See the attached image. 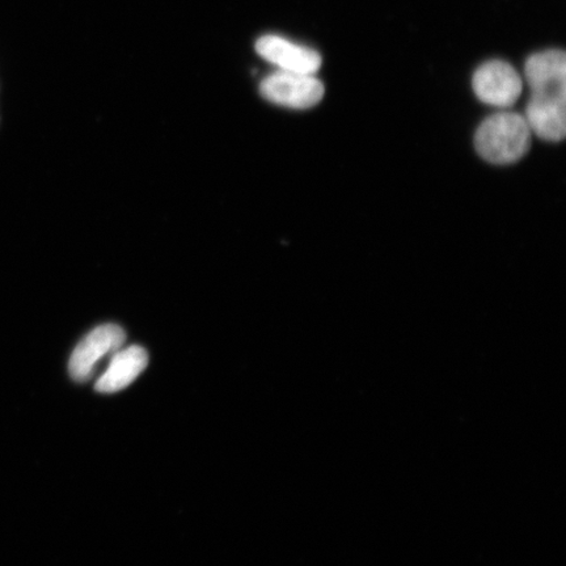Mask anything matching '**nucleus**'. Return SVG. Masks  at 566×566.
I'll use <instances>...</instances> for the list:
<instances>
[{
  "label": "nucleus",
  "mask_w": 566,
  "mask_h": 566,
  "mask_svg": "<svg viewBox=\"0 0 566 566\" xmlns=\"http://www.w3.org/2000/svg\"><path fill=\"white\" fill-rule=\"evenodd\" d=\"M531 97L526 122L531 133L547 142L566 134V55L546 51L531 55L525 67Z\"/></svg>",
  "instance_id": "nucleus-1"
},
{
  "label": "nucleus",
  "mask_w": 566,
  "mask_h": 566,
  "mask_svg": "<svg viewBox=\"0 0 566 566\" xmlns=\"http://www.w3.org/2000/svg\"><path fill=\"white\" fill-rule=\"evenodd\" d=\"M531 129L518 113L502 112L488 117L475 136L476 151L492 165L505 166L518 161L530 150Z\"/></svg>",
  "instance_id": "nucleus-2"
},
{
  "label": "nucleus",
  "mask_w": 566,
  "mask_h": 566,
  "mask_svg": "<svg viewBox=\"0 0 566 566\" xmlns=\"http://www.w3.org/2000/svg\"><path fill=\"white\" fill-rule=\"evenodd\" d=\"M265 101L286 108L308 109L323 101L324 86L315 75L275 71L260 86Z\"/></svg>",
  "instance_id": "nucleus-3"
},
{
  "label": "nucleus",
  "mask_w": 566,
  "mask_h": 566,
  "mask_svg": "<svg viewBox=\"0 0 566 566\" xmlns=\"http://www.w3.org/2000/svg\"><path fill=\"white\" fill-rule=\"evenodd\" d=\"M125 332L116 324H105L90 332L70 358L69 371L75 381H87L106 356H113L125 343Z\"/></svg>",
  "instance_id": "nucleus-4"
},
{
  "label": "nucleus",
  "mask_w": 566,
  "mask_h": 566,
  "mask_svg": "<svg viewBox=\"0 0 566 566\" xmlns=\"http://www.w3.org/2000/svg\"><path fill=\"white\" fill-rule=\"evenodd\" d=\"M480 102L509 108L518 101L523 83L516 70L504 61H490L481 65L472 81Z\"/></svg>",
  "instance_id": "nucleus-5"
},
{
  "label": "nucleus",
  "mask_w": 566,
  "mask_h": 566,
  "mask_svg": "<svg viewBox=\"0 0 566 566\" xmlns=\"http://www.w3.org/2000/svg\"><path fill=\"white\" fill-rule=\"evenodd\" d=\"M260 56L281 71L315 75L322 66V56L314 49L294 44L281 35L268 34L256 42Z\"/></svg>",
  "instance_id": "nucleus-6"
},
{
  "label": "nucleus",
  "mask_w": 566,
  "mask_h": 566,
  "mask_svg": "<svg viewBox=\"0 0 566 566\" xmlns=\"http://www.w3.org/2000/svg\"><path fill=\"white\" fill-rule=\"evenodd\" d=\"M148 365V354L142 346L133 345L119 349L112 356L108 369L97 380L96 389L102 394H115L129 387Z\"/></svg>",
  "instance_id": "nucleus-7"
}]
</instances>
